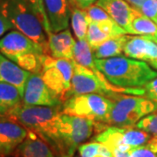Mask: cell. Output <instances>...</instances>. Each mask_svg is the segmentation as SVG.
Returning <instances> with one entry per match:
<instances>
[{"mask_svg":"<svg viewBox=\"0 0 157 157\" xmlns=\"http://www.w3.org/2000/svg\"><path fill=\"white\" fill-rule=\"evenodd\" d=\"M94 64L109 83L121 88H140L157 77L147 63L128 57L94 59Z\"/></svg>","mask_w":157,"mask_h":157,"instance_id":"obj_1","label":"cell"},{"mask_svg":"<svg viewBox=\"0 0 157 157\" xmlns=\"http://www.w3.org/2000/svg\"><path fill=\"white\" fill-rule=\"evenodd\" d=\"M61 113L62 106L46 107L22 104L9 113L6 118L16 121L25 128L33 131L57 150L58 123Z\"/></svg>","mask_w":157,"mask_h":157,"instance_id":"obj_2","label":"cell"},{"mask_svg":"<svg viewBox=\"0 0 157 157\" xmlns=\"http://www.w3.org/2000/svg\"><path fill=\"white\" fill-rule=\"evenodd\" d=\"M0 16L41 45L45 54L51 55L47 34L27 0H0Z\"/></svg>","mask_w":157,"mask_h":157,"instance_id":"obj_3","label":"cell"},{"mask_svg":"<svg viewBox=\"0 0 157 157\" xmlns=\"http://www.w3.org/2000/svg\"><path fill=\"white\" fill-rule=\"evenodd\" d=\"M110 99L113 107L103 123L106 126L133 127L143 117L157 111L156 102L146 97L115 94Z\"/></svg>","mask_w":157,"mask_h":157,"instance_id":"obj_4","label":"cell"},{"mask_svg":"<svg viewBox=\"0 0 157 157\" xmlns=\"http://www.w3.org/2000/svg\"><path fill=\"white\" fill-rule=\"evenodd\" d=\"M96 122L87 118L62 113L58 123V146L59 155L73 157L78 147L92 136Z\"/></svg>","mask_w":157,"mask_h":157,"instance_id":"obj_5","label":"cell"},{"mask_svg":"<svg viewBox=\"0 0 157 157\" xmlns=\"http://www.w3.org/2000/svg\"><path fill=\"white\" fill-rule=\"evenodd\" d=\"M113 107L107 96L89 94L73 96L62 104V113L68 115L87 118L97 123H104Z\"/></svg>","mask_w":157,"mask_h":157,"instance_id":"obj_6","label":"cell"},{"mask_svg":"<svg viewBox=\"0 0 157 157\" xmlns=\"http://www.w3.org/2000/svg\"><path fill=\"white\" fill-rule=\"evenodd\" d=\"M43 72L40 74L47 87L64 102V97L71 88L74 60L55 59L51 55L42 56Z\"/></svg>","mask_w":157,"mask_h":157,"instance_id":"obj_7","label":"cell"},{"mask_svg":"<svg viewBox=\"0 0 157 157\" xmlns=\"http://www.w3.org/2000/svg\"><path fill=\"white\" fill-rule=\"evenodd\" d=\"M0 52L14 62L27 53L45 54L42 46L17 30H13L0 39Z\"/></svg>","mask_w":157,"mask_h":157,"instance_id":"obj_8","label":"cell"},{"mask_svg":"<svg viewBox=\"0 0 157 157\" xmlns=\"http://www.w3.org/2000/svg\"><path fill=\"white\" fill-rule=\"evenodd\" d=\"M22 102L26 106L60 107L63 103L47 86L40 74L31 73L26 80Z\"/></svg>","mask_w":157,"mask_h":157,"instance_id":"obj_9","label":"cell"},{"mask_svg":"<svg viewBox=\"0 0 157 157\" xmlns=\"http://www.w3.org/2000/svg\"><path fill=\"white\" fill-rule=\"evenodd\" d=\"M28 129L9 118H0V155H12L26 138Z\"/></svg>","mask_w":157,"mask_h":157,"instance_id":"obj_10","label":"cell"},{"mask_svg":"<svg viewBox=\"0 0 157 157\" xmlns=\"http://www.w3.org/2000/svg\"><path fill=\"white\" fill-rule=\"evenodd\" d=\"M123 53L128 58L147 62L157 69V43L145 36H129Z\"/></svg>","mask_w":157,"mask_h":157,"instance_id":"obj_11","label":"cell"},{"mask_svg":"<svg viewBox=\"0 0 157 157\" xmlns=\"http://www.w3.org/2000/svg\"><path fill=\"white\" fill-rule=\"evenodd\" d=\"M95 5L101 7L113 20L129 33L131 23L139 11L125 0H98Z\"/></svg>","mask_w":157,"mask_h":157,"instance_id":"obj_12","label":"cell"},{"mask_svg":"<svg viewBox=\"0 0 157 157\" xmlns=\"http://www.w3.org/2000/svg\"><path fill=\"white\" fill-rule=\"evenodd\" d=\"M125 34L128 33L113 19L103 22H90L86 39L91 48L94 49L110 38Z\"/></svg>","mask_w":157,"mask_h":157,"instance_id":"obj_13","label":"cell"},{"mask_svg":"<svg viewBox=\"0 0 157 157\" xmlns=\"http://www.w3.org/2000/svg\"><path fill=\"white\" fill-rule=\"evenodd\" d=\"M14 157H55L52 147L33 131L28 130L26 138L12 154Z\"/></svg>","mask_w":157,"mask_h":157,"instance_id":"obj_14","label":"cell"},{"mask_svg":"<svg viewBox=\"0 0 157 157\" xmlns=\"http://www.w3.org/2000/svg\"><path fill=\"white\" fill-rule=\"evenodd\" d=\"M31 73L24 70L0 52V82L14 86L20 94H24L26 80Z\"/></svg>","mask_w":157,"mask_h":157,"instance_id":"obj_15","label":"cell"},{"mask_svg":"<svg viewBox=\"0 0 157 157\" xmlns=\"http://www.w3.org/2000/svg\"><path fill=\"white\" fill-rule=\"evenodd\" d=\"M52 33H59L68 28L70 11L67 0H44Z\"/></svg>","mask_w":157,"mask_h":157,"instance_id":"obj_16","label":"cell"},{"mask_svg":"<svg viewBox=\"0 0 157 157\" xmlns=\"http://www.w3.org/2000/svg\"><path fill=\"white\" fill-rule=\"evenodd\" d=\"M51 56L55 59H73L75 40L69 29L59 33H47Z\"/></svg>","mask_w":157,"mask_h":157,"instance_id":"obj_17","label":"cell"},{"mask_svg":"<svg viewBox=\"0 0 157 157\" xmlns=\"http://www.w3.org/2000/svg\"><path fill=\"white\" fill-rule=\"evenodd\" d=\"M22 104V96L14 86L0 82V118H6L9 113Z\"/></svg>","mask_w":157,"mask_h":157,"instance_id":"obj_18","label":"cell"},{"mask_svg":"<svg viewBox=\"0 0 157 157\" xmlns=\"http://www.w3.org/2000/svg\"><path fill=\"white\" fill-rule=\"evenodd\" d=\"M128 39L129 36L127 34L108 39L101 45L92 49L94 59H103L113 57L121 56L124 54V46Z\"/></svg>","mask_w":157,"mask_h":157,"instance_id":"obj_19","label":"cell"},{"mask_svg":"<svg viewBox=\"0 0 157 157\" xmlns=\"http://www.w3.org/2000/svg\"><path fill=\"white\" fill-rule=\"evenodd\" d=\"M73 60L82 67L89 68L97 75L103 76V74L96 67L93 50L86 39L78 40L77 42H75L73 49Z\"/></svg>","mask_w":157,"mask_h":157,"instance_id":"obj_20","label":"cell"},{"mask_svg":"<svg viewBox=\"0 0 157 157\" xmlns=\"http://www.w3.org/2000/svg\"><path fill=\"white\" fill-rule=\"evenodd\" d=\"M129 33L145 36L157 43V25L140 12L137 14L131 23Z\"/></svg>","mask_w":157,"mask_h":157,"instance_id":"obj_21","label":"cell"},{"mask_svg":"<svg viewBox=\"0 0 157 157\" xmlns=\"http://www.w3.org/2000/svg\"><path fill=\"white\" fill-rule=\"evenodd\" d=\"M71 25L73 33L78 40L86 39L89 24L87 21L86 11L79 9L78 6H72Z\"/></svg>","mask_w":157,"mask_h":157,"instance_id":"obj_22","label":"cell"},{"mask_svg":"<svg viewBox=\"0 0 157 157\" xmlns=\"http://www.w3.org/2000/svg\"><path fill=\"white\" fill-rule=\"evenodd\" d=\"M78 151L80 157H114L107 147L95 140L83 143L78 147Z\"/></svg>","mask_w":157,"mask_h":157,"instance_id":"obj_23","label":"cell"},{"mask_svg":"<svg viewBox=\"0 0 157 157\" xmlns=\"http://www.w3.org/2000/svg\"><path fill=\"white\" fill-rule=\"evenodd\" d=\"M130 157H157V136H153L146 144L133 148Z\"/></svg>","mask_w":157,"mask_h":157,"instance_id":"obj_24","label":"cell"},{"mask_svg":"<svg viewBox=\"0 0 157 157\" xmlns=\"http://www.w3.org/2000/svg\"><path fill=\"white\" fill-rule=\"evenodd\" d=\"M27 1L29 2V4L31 5V6L33 7V11L37 14L40 22L42 23L43 27L45 29V33L47 34L49 33H52L49 19H48L46 11H45L44 0H27Z\"/></svg>","mask_w":157,"mask_h":157,"instance_id":"obj_25","label":"cell"},{"mask_svg":"<svg viewBox=\"0 0 157 157\" xmlns=\"http://www.w3.org/2000/svg\"><path fill=\"white\" fill-rule=\"evenodd\" d=\"M135 127L146 131L153 136H157V113H152L143 117L135 124Z\"/></svg>","mask_w":157,"mask_h":157,"instance_id":"obj_26","label":"cell"},{"mask_svg":"<svg viewBox=\"0 0 157 157\" xmlns=\"http://www.w3.org/2000/svg\"><path fill=\"white\" fill-rule=\"evenodd\" d=\"M86 12L88 24L90 22H103L112 19L106 11L97 5H93L88 7L86 10Z\"/></svg>","mask_w":157,"mask_h":157,"instance_id":"obj_27","label":"cell"},{"mask_svg":"<svg viewBox=\"0 0 157 157\" xmlns=\"http://www.w3.org/2000/svg\"><path fill=\"white\" fill-rule=\"evenodd\" d=\"M138 11L157 25V0H146Z\"/></svg>","mask_w":157,"mask_h":157,"instance_id":"obj_28","label":"cell"},{"mask_svg":"<svg viewBox=\"0 0 157 157\" xmlns=\"http://www.w3.org/2000/svg\"><path fill=\"white\" fill-rule=\"evenodd\" d=\"M144 97L157 103V77L147 83L144 86Z\"/></svg>","mask_w":157,"mask_h":157,"instance_id":"obj_29","label":"cell"},{"mask_svg":"<svg viewBox=\"0 0 157 157\" xmlns=\"http://www.w3.org/2000/svg\"><path fill=\"white\" fill-rule=\"evenodd\" d=\"M12 29H14V27L12 26L11 23L8 22L6 19L0 16V37L6 33L7 31Z\"/></svg>","mask_w":157,"mask_h":157,"instance_id":"obj_30","label":"cell"},{"mask_svg":"<svg viewBox=\"0 0 157 157\" xmlns=\"http://www.w3.org/2000/svg\"><path fill=\"white\" fill-rule=\"evenodd\" d=\"M76 6H78L79 9L86 11L88 7L93 6L98 0H74Z\"/></svg>","mask_w":157,"mask_h":157,"instance_id":"obj_31","label":"cell"},{"mask_svg":"<svg viewBox=\"0 0 157 157\" xmlns=\"http://www.w3.org/2000/svg\"><path fill=\"white\" fill-rule=\"evenodd\" d=\"M125 1H127L133 8H135V10L139 11L140 8L141 7V6L143 5V3L146 0H125Z\"/></svg>","mask_w":157,"mask_h":157,"instance_id":"obj_32","label":"cell"},{"mask_svg":"<svg viewBox=\"0 0 157 157\" xmlns=\"http://www.w3.org/2000/svg\"><path fill=\"white\" fill-rule=\"evenodd\" d=\"M68 3L70 5V7H72V6H77L76 4H75V1L74 0H68Z\"/></svg>","mask_w":157,"mask_h":157,"instance_id":"obj_33","label":"cell"},{"mask_svg":"<svg viewBox=\"0 0 157 157\" xmlns=\"http://www.w3.org/2000/svg\"><path fill=\"white\" fill-rule=\"evenodd\" d=\"M59 157H71V156H68V155H59Z\"/></svg>","mask_w":157,"mask_h":157,"instance_id":"obj_34","label":"cell"},{"mask_svg":"<svg viewBox=\"0 0 157 157\" xmlns=\"http://www.w3.org/2000/svg\"><path fill=\"white\" fill-rule=\"evenodd\" d=\"M0 157H1V155H0Z\"/></svg>","mask_w":157,"mask_h":157,"instance_id":"obj_35","label":"cell"}]
</instances>
